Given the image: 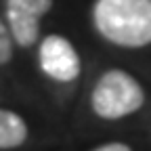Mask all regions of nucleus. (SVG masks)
<instances>
[{
  "label": "nucleus",
  "instance_id": "f257e3e1",
  "mask_svg": "<svg viewBox=\"0 0 151 151\" xmlns=\"http://www.w3.org/2000/svg\"><path fill=\"white\" fill-rule=\"evenodd\" d=\"M90 23L111 46L147 48L151 46V0H92Z\"/></svg>",
  "mask_w": 151,
  "mask_h": 151
},
{
  "label": "nucleus",
  "instance_id": "f03ea898",
  "mask_svg": "<svg viewBox=\"0 0 151 151\" xmlns=\"http://www.w3.org/2000/svg\"><path fill=\"white\" fill-rule=\"evenodd\" d=\"M143 84L122 67L105 69L90 90V109L99 120L116 122L137 113L145 105Z\"/></svg>",
  "mask_w": 151,
  "mask_h": 151
},
{
  "label": "nucleus",
  "instance_id": "7ed1b4c3",
  "mask_svg": "<svg viewBox=\"0 0 151 151\" xmlns=\"http://www.w3.org/2000/svg\"><path fill=\"white\" fill-rule=\"evenodd\" d=\"M38 67L48 80L71 84L82 76L78 48L63 34H48L38 44Z\"/></svg>",
  "mask_w": 151,
  "mask_h": 151
},
{
  "label": "nucleus",
  "instance_id": "20e7f679",
  "mask_svg": "<svg viewBox=\"0 0 151 151\" xmlns=\"http://www.w3.org/2000/svg\"><path fill=\"white\" fill-rule=\"evenodd\" d=\"M52 4L55 0H4V23L17 46L29 48L38 42L42 19Z\"/></svg>",
  "mask_w": 151,
  "mask_h": 151
},
{
  "label": "nucleus",
  "instance_id": "39448f33",
  "mask_svg": "<svg viewBox=\"0 0 151 151\" xmlns=\"http://www.w3.org/2000/svg\"><path fill=\"white\" fill-rule=\"evenodd\" d=\"M29 137L27 122L19 113L0 107V149H17Z\"/></svg>",
  "mask_w": 151,
  "mask_h": 151
},
{
  "label": "nucleus",
  "instance_id": "423d86ee",
  "mask_svg": "<svg viewBox=\"0 0 151 151\" xmlns=\"http://www.w3.org/2000/svg\"><path fill=\"white\" fill-rule=\"evenodd\" d=\"M13 50H15V42H13L11 32L4 23V17H0V67L6 65L13 59Z\"/></svg>",
  "mask_w": 151,
  "mask_h": 151
},
{
  "label": "nucleus",
  "instance_id": "0eeeda50",
  "mask_svg": "<svg viewBox=\"0 0 151 151\" xmlns=\"http://www.w3.org/2000/svg\"><path fill=\"white\" fill-rule=\"evenodd\" d=\"M90 151H134V149L122 141H109V143H101L97 147H92Z\"/></svg>",
  "mask_w": 151,
  "mask_h": 151
}]
</instances>
